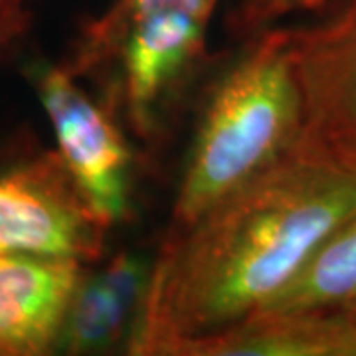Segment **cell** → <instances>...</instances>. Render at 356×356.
Here are the masks:
<instances>
[{"instance_id": "1", "label": "cell", "mask_w": 356, "mask_h": 356, "mask_svg": "<svg viewBox=\"0 0 356 356\" xmlns=\"http://www.w3.org/2000/svg\"><path fill=\"white\" fill-rule=\"evenodd\" d=\"M356 210V172L305 139L165 238L127 355L178 356L254 317Z\"/></svg>"}, {"instance_id": "2", "label": "cell", "mask_w": 356, "mask_h": 356, "mask_svg": "<svg viewBox=\"0 0 356 356\" xmlns=\"http://www.w3.org/2000/svg\"><path fill=\"white\" fill-rule=\"evenodd\" d=\"M245 42L206 95L165 238L191 228L303 139V103L285 26Z\"/></svg>"}, {"instance_id": "3", "label": "cell", "mask_w": 356, "mask_h": 356, "mask_svg": "<svg viewBox=\"0 0 356 356\" xmlns=\"http://www.w3.org/2000/svg\"><path fill=\"white\" fill-rule=\"evenodd\" d=\"M222 0H111L64 64L135 139L154 145L198 74Z\"/></svg>"}, {"instance_id": "4", "label": "cell", "mask_w": 356, "mask_h": 356, "mask_svg": "<svg viewBox=\"0 0 356 356\" xmlns=\"http://www.w3.org/2000/svg\"><path fill=\"white\" fill-rule=\"evenodd\" d=\"M26 77L81 194L109 228L123 224L133 208L135 177L125 127L64 62H34Z\"/></svg>"}, {"instance_id": "5", "label": "cell", "mask_w": 356, "mask_h": 356, "mask_svg": "<svg viewBox=\"0 0 356 356\" xmlns=\"http://www.w3.org/2000/svg\"><path fill=\"white\" fill-rule=\"evenodd\" d=\"M285 30L303 139L356 172V0H325Z\"/></svg>"}, {"instance_id": "6", "label": "cell", "mask_w": 356, "mask_h": 356, "mask_svg": "<svg viewBox=\"0 0 356 356\" xmlns=\"http://www.w3.org/2000/svg\"><path fill=\"white\" fill-rule=\"evenodd\" d=\"M109 229L58 151L0 172V254L72 257L93 266L103 257Z\"/></svg>"}, {"instance_id": "7", "label": "cell", "mask_w": 356, "mask_h": 356, "mask_svg": "<svg viewBox=\"0 0 356 356\" xmlns=\"http://www.w3.org/2000/svg\"><path fill=\"white\" fill-rule=\"evenodd\" d=\"M72 257L0 254V356L58 353L86 267Z\"/></svg>"}, {"instance_id": "8", "label": "cell", "mask_w": 356, "mask_h": 356, "mask_svg": "<svg viewBox=\"0 0 356 356\" xmlns=\"http://www.w3.org/2000/svg\"><path fill=\"white\" fill-rule=\"evenodd\" d=\"M153 257L119 252L103 266L86 267L65 315L58 353L107 355L127 353L139 325L151 280Z\"/></svg>"}, {"instance_id": "9", "label": "cell", "mask_w": 356, "mask_h": 356, "mask_svg": "<svg viewBox=\"0 0 356 356\" xmlns=\"http://www.w3.org/2000/svg\"><path fill=\"white\" fill-rule=\"evenodd\" d=\"M255 315H356V210L311 255L303 269Z\"/></svg>"}, {"instance_id": "10", "label": "cell", "mask_w": 356, "mask_h": 356, "mask_svg": "<svg viewBox=\"0 0 356 356\" xmlns=\"http://www.w3.org/2000/svg\"><path fill=\"white\" fill-rule=\"evenodd\" d=\"M323 2L325 0H238L229 13V28L236 36L250 38L287 18L311 13Z\"/></svg>"}, {"instance_id": "11", "label": "cell", "mask_w": 356, "mask_h": 356, "mask_svg": "<svg viewBox=\"0 0 356 356\" xmlns=\"http://www.w3.org/2000/svg\"><path fill=\"white\" fill-rule=\"evenodd\" d=\"M40 0H0V64L22 46Z\"/></svg>"}, {"instance_id": "12", "label": "cell", "mask_w": 356, "mask_h": 356, "mask_svg": "<svg viewBox=\"0 0 356 356\" xmlns=\"http://www.w3.org/2000/svg\"><path fill=\"white\" fill-rule=\"evenodd\" d=\"M341 356H356V315H353V317H343Z\"/></svg>"}]
</instances>
